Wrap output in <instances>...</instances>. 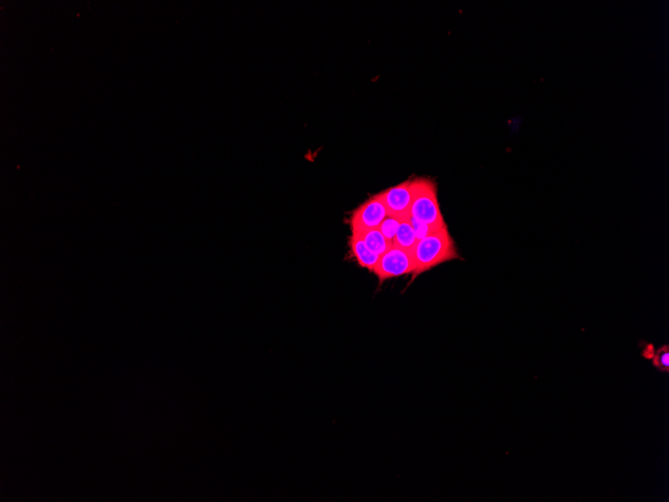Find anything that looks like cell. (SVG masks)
<instances>
[{"instance_id":"7a4b0ae2","label":"cell","mask_w":669,"mask_h":502,"mask_svg":"<svg viewBox=\"0 0 669 502\" xmlns=\"http://www.w3.org/2000/svg\"><path fill=\"white\" fill-rule=\"evenodd\" d=\"M411 215L437 229L447 226L439 205L436 183L429 178H415L411 180Z\"/></svg>"},{"instance_id":"8992f818","label":"cell","mask_w":669,"mask_h":502,"mask_svg":"<svg viewBox=\"0 0 669 502\" xmlns=\"http://www.w3.org/2000/svg\"><path fill=\"white\" fill-rule=\"evenodd\" d=\"M349 246H350L352 255H353L359 265L362 268L373 271L374 267L379 261L380 256L373 253L368 248L360 234H352L350 239H349Z\"/></svg>"},{"instance_id":"277c9868","label":"cell","mask_w":669,"mask_h":502,"mask_svg":"<svg viewBox=\"0 0 669 502\" xmlns=\"http://www.w3.org/2000/svg\"><path fill=\"white\" fill-rule=\"evenodd\" d=\"M386 210L379 195L373 196L362 205H359L354 210L350 218V227L352 234L371 231L378 229L385 218L387 217Z\"/></svg>"},{"instance_id":"3957f363","label":"cell","mask_w":669,"mask_h":502,"mask_svg":"<svg viewBox=\"0 0 669 502\" xmlns=\"http://www.w3.org/2000/svg\"><path fill=\"white\" fill-rule=\"evenodd\" d=\"M414 270L415 263L412 255L392 247L380 256L372 272L377 276L379 283L383 284L389 279L413 274Z\"/></svg>"},{"instance_id":"8fae6325","label":"cell","mask_w":669,"mask_h":502,"mask_svg":"<svg viewBox=\"0 0 669 502\" xmlns=\"http://www.w3.org/2000/svg\"><path fill=\"white\" fill-rule=\"evenodd\" d=\"M653 366L661 372H669V348L664 345L653 356Z\"/></svg>"},{"instance_id":"52a82bcc","label":"cell","mask_w":669,"mask_h":502,"mask_svg":"<svg viewBox=\"0 0 669 502\" xmlns=\"http://www.w3.org/2000/svg\"><path fill=\"white\" fill-rule=\"evenodd\" d=\"M418 242L416 234H415L414 230L410 224L409 219L403 220L396 233V236L393 240V247L401 249L413 256Z\"/></svg>"},{"instance_id":"5b68a950","label":"cell","mask_w":669,"mask_h":502,"mask_svg":"<svg viewBox=\"0 0 669 502\" xmlns=\"http://www.w3.org/2000/svg\"><path fill=\"white\" fill-rule=\"evenodd\" d=\"M378 195L387 210L388 215L398 218L402 221L409 219L412 205L411 180L387 188Z\"/></svg>"},{"instance_id":"9c48e42d","label":"cell","mask_w":669,"mask_h":502,"mask_svg":"<svg viewBox=\"0 0 669 502\" xmlns=\"http://www.w3.org/2000/svg\"><path fill=\"white\" fill-rule=\"evenodd\" d=\"M401 222L402 220L398 219V218L387 215L384 221L382 222V224L380 225V227L378 228V230L382 233L383 236L385 237V239L387 240L390 244L393 245V240H394L395 236H396V233L398 229H399Z\"/></svg>"},{"instance_id":"ba28073f","label":"cell","mask_w":669,"mask_h":502,"mask_svg":"<svg viewBox=\"0 0 669 502\" xmlns=\"http://www.w3.org/2000/svg\"><path fill=\"white\" fill-rule=\"evenodd\" d=\"M360 235L361 237H363L364 242L367 245L368 248L370 249L373 253L379 255V256H382L383 254H385L388 250L393 247V245L390 244L389 242L385 239L382 233L378 229L360 233Z\"/></svg>"},{"instance_id":"6da1fadb","label":"cell","mask_w":669,"mask_h":502,"mask_svg":"<svg viewBox=\"0 0 669 502\" xmlns=\"http://www.w3.org/2000/svg\"><path fill=\"white\" fill-rule=\"evenodd\" d=\"M413 258L415 270L412 281H414L420 274L431 270L445 262L460 259V256L456 249L455 242L449 233L448 227L445 226L430 236L420 240L413 254Z\"/></svg>"},{"instance_id":"30bf717a","label":"cell","mask_w":669,"mask_h":502,"mask_svg":"<svg viewBox=\"0 0 669 502\" xmlns=\"http://www.w3.org/2000/svg\"><path fill=\"white\" fill-rule=\"evenodd\" d=\"M409 222L413 227V230H414L415 234H416L418 241H420V240L424 239V237L430 236V235L438 231V230H440L437 229L435 227L431 226V225L427 224V223L420 221V220L417 219V218L413 217V215H410Z\"/></svg>"}]
</instances>
